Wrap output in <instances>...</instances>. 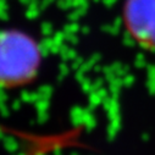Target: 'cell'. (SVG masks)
Returning a JSON list of instances; mask_svg holds the SVG:
<instances>
[{"label":"cell","mask_w":155,"mask_h":155,"mask_svg":"<svg viewBox=\"0 0 155 155\" xmlns=\"http://www.w3.org/2000/svg\"><path fill=\"white\" fill-rule=\"evenodd\" d=\"M124 23L139 45L155 50V0H126Z\"/></svg>","instance_id":"cell-2"},{"label":"cell","mask_w":155,"mask_h":155,"mask_svg":"<svg viewBox=\"0 0 155 155\" xmlns=\"http://www.w3.org/2000/svg\"><path fill=\"white\" fill-rule=\"evenodd\" d=\"M41 65L37 43L21 31L0 32V87L16 88L32 82Z\"/></svg>","instance_id":"cell-1"}]
</instances>
